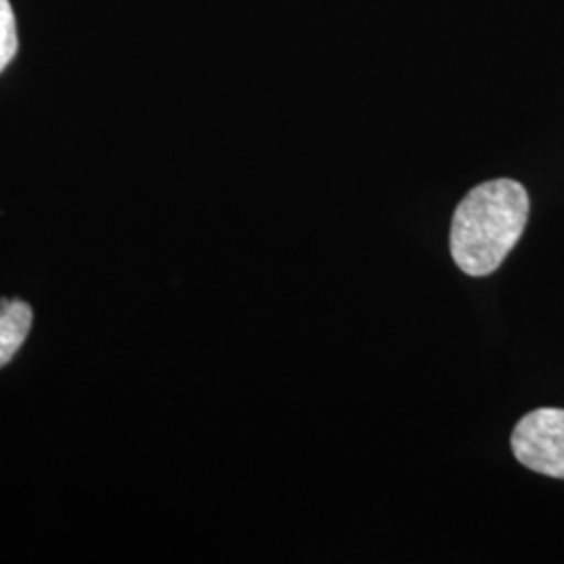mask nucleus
<instances>
[{
    "mask_svg": "<svg viewBox=\"0 0 564 564\" xmlns=\"http://www.w3.org/2000/svg\"><path fill=\"white\" fill-rule=\"evenodd\" d=\"M529 220V195L510 178L475 186L454 212L449 251L468 276L496 272L523 237Z\"/></svg>",
    "mask_w": 564,
    "mask_h": 564,
    "instance_id": "1",
    "label": "nucleus"
},
{
    "mask_svg": "<svg viewBox=\"0 0 564 564\" xmlns=\"http://www.w3.org/2000/svg\"><path fill=\"white\" fill-rule=\"evenodd\" d=\"M510 447L529 470L564 479V410L540 408L529 412L514 426Z\"/></svg>",
    "mask_w": 564,
    "mask_h": 564,
    "instance_id": "2",
    "label": "nucleus"
},
{
    "mask_svg": "<svg viewBox=\"0 0 564 564\" xmlns=\"http://www.w3.org/2000/svg\"><path fill=\"white\" fill-rule=\"evenodd\" d=\"M32 307L15 300H0V368L13 360L32 328Z\"/></svg>",
    "mask_w": 564,
    "mask_h": 564,
    "instance_id": "3",
    "label": "nucleus"
},
{
    "mask_svg": "<svg viewBox=\"0 0 564 564\" xmlns=\"http://www.w3.org/2000/svg\"><path fill=\"white\" fill-rule=\"evenodd\" d=\"M20 48L18 21L9 0H0V74L15 59Z\"/></svg>",
    "mask_w": 564,
    "mask_h": 564,
    "instance_id": "4",
    "label": "nucleus"
}]
</instances>
